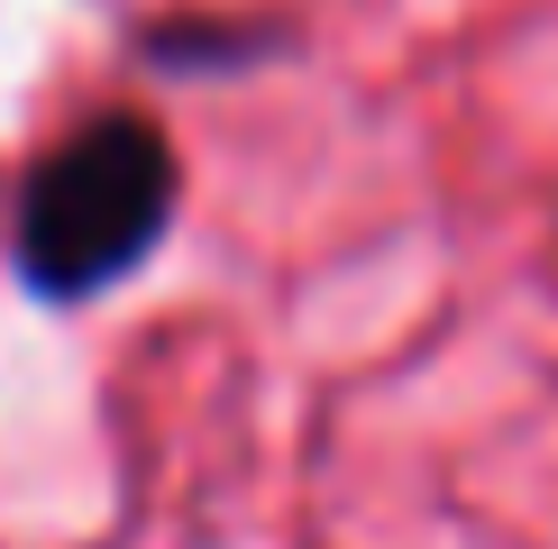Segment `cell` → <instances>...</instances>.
Returning <instances> with one entry per match:
<instances>
[{"label":"cell","instance_id":"6da1fadb","mask_svg":"<svg viewBox=\"0 0 558 549\" xmlns=\"http://www.w3.org/2000/svg\"><path fill=\"white\" fill-rule=\"evenodd\" d=\"M174 202H183L174 137L147 110H92L83 129H64L19 174L10 266H19V284L37 303H92L129 266L156 257Z\"/></svg>","mask_w":558,"mask_h":549}]
</instances>
